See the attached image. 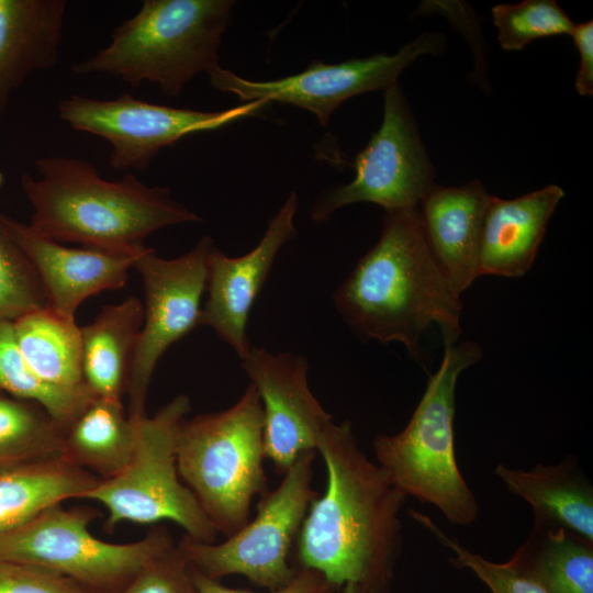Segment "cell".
I'll return each instance as SVG.
<instances>
[{"instance_id":"obj_1","label":"cell","mask_w":593,"mask_h":593,"mask_svg":"<svg viewBox=\"0 0 593 593\" xmlns=\"http://www.w3.org/2000/svg\"><path fill=\"white\" fill-rule=\"evenodd\" d=\"M317 452L327 483L311 503L295 541L301 567L317 570L337 589L353 583L389 593L407 497L359 447L349 421H331Z\"/></svg>"},{"instance_id":"obj_2","label":"cell","mask_w":593,"mask_h":593,"mask_svg":"<svg viewBox=\"0 0 593 593\" xmlns=\"http://www.w3.org/2000/svg\"><path fill=\"white\" fill-rule=\"evenodd\" d=\"M336 311L361 340L402 344L419 358V338L436 324L444 343L461 334L462 302L435 260L418 208L387 211L378 242L333 294Z\"/></svg>"},{"instance_id":"obj_3","label":"cell","mask_w":593,"mask_h":593,"mask_svg":"<svg viewBox=\"0 0 593 593\" xmlns=\"http://www.w3.org/2000/svg\"><path fill=\"white\" fill-rule=\"evenodd\" d=\"M38 178L24 174L22 190L32 205L35 233L115 255H138L159 228L199 222L168 188L149 187L134 175L102 178L85 159L48 156L35 160Z\"/></svg>"},{"instance_id":"obj_4","label":"cell","mask_w":593,"mask_h":593,"mask_svg":"<svg viewBox=\"0 0 593 593\" xmlns=\"http://www.w3.org/2000/svg\"><path fill=\"white\" fill-rule=\"evenodd\" d=\"M482 357L473 340L445 344L439 368L406 426L395 435H377V463L406 496L428 503L452 524L468 526L478 501L459 469L455 452L456 387L460 374Z\"/></svg>"},{"instance_id":"obj_5","label":"cell","mask_w":593,"mask_h":593,"mask_svg":"<svg viewBox=\"0 0 593 593\" xmlns=\"http://www.w3.org/2000/svg\"><path fill=\"white\" fill-rule=\"evenodd\" d=\"M232 0H145L96 55L71 65L77 75L103 74L136 88L158 85L169 97L201 71L219 66Z\"/></svg>"},{"instance_id":"obj_6","label":"cell","mask_w":593,"mask_h":593,"mask_svg":"<svg viewBox=\"0 0 593 593\" xmlns=\"http://www.w3.org/2000/svg\"><path fill=\"white\" fill-rule=\"evenodd\" d=\"M265 458L264 411L251 383L231 407L184 419L180 426L179 475L226 537L249 522L253 499L268 491Z\"/></svg>"},{"instance_id":"obj_7","label":"cell","mask_w":593,"mask_h":593,"mask_svg":"<svg viewBox=\"0 0 593 593\" xmlns=\"http://www.w3.org/2000/svg\"><path fill=\"white\" fill-rule=\"evenodd\" d=\"M190 409V399L179 394L154 416L134 418L136 444L127 466L114 477L100 479L82 497L107 510L108 532L123 522L170 521L190 538L214 542L216 529L178 471V434Z\"/></svg>"},{"instance_id":"obj_8","label":"cell","mask_w":593,"mask_h":593,"mask_svg":"<svg viewBox=\"0 0 593 593\" xmlns=\"http://www.w3.org/2000/svg\"><path fill=\"white\" fill-rule=\"evenodd\" d=\"M89 508L52 505L0 536V557L34 564L76 582L89 593H118L155 556L174 542L165 527L128 544L94 537Z\"/></svg>"},{"instance_id":"obj_9","label":"cell","mask_w":593,"mask_h":593,"mask_svg":"<svg viewBox=\"0 0 593 593\" xmlns=\"http://www.w3.org/2000/svg\"><path fill=\"white\" fill-rule=\"evenodd\" d=\"M316 451L299 456L273 491L259 496L257 514L221 544L198 541L184 535L178 547L189 564L208 578L244 575L251 584L270 591L283 588L298 570L289 564L311 503L318 496L312 488Z\"/></svg>"},{"instance_id":"obj_10","label":"cell","mask_w":593,"mask_h":593,"mask_svg":"<svg viewBox=\"0 0 593 593\" xmlns=\"http://www.w3.org/2000/svg\"><path fill=\"white\" fill-rule=\"evenodd\" d=\"M383 91L382 122L355 157V178L315 201L313 221L325 222L357 202L378 204L385 212L418 208L435 184V169L403 92L398 83Z\"/></svg>"},{"instance_id":"obj_11","label":"cell","mask_w":593,"mask_h":593,"mask_svg":"<svg viewBox=\"0 0 593 593\" xmlns=\"http://www.w3.org/2000/svg\"><path fill=\"white\" fill-rule=\"evenodd\" d=\"M264 101L245 102L223 111L172 108L123 93L113 100L71 94L58 104L59 116L74 130L97 135L112 146L110 165L144 170L158 152L193 133L212 131L257 114Z\"/></svg>"},{"instance_id":"obj_12","label":"cell","mask_w":593,"mask_h":593,"mask_svg":"<svg viewBox=\"0 0 593 593\" xmlns=\"http://www.w3.org/2000/svg\"><path fill=\"white\" fill-rule=\"evenodd\" d=\"M213 246L211 237L203 236L192 249L174 259L161 258L146 247L134 262L142 277L145 305L126 390L131 418L146 414L148 387L159 358L200 325V302Z\"/></svg>"},{"instance_id":"obj_13","label":"cell","mask_w":593,"mask_h":593,"mask_svg":"<svg viewBox=\"0 0 593 593\" xmlns=\"http://www.w3.org/2000/svg\"><path fill=\"white\" fill-rule=\"evenodd\" d=\"M444 44L441 34L426 32L395 54L379 53L339 64L313 61L301 72L269 81L248 80L220 65L208 75L215 89L234 93L244 103L277 101L292 104L312 112L325 126L345 100L396 83L409 65L425 54L440 53Z\"/></svg>"},{"instance_id":"obj_14","label":"cell","mask_w":593,"mask_h":593,"mask_svg":"<svg viewBox=\"0 0 593 593\" xmlns=\"http://www.w3.org/2000/svg\"><path fill=\"white\" fill-rule=\"evenodd\" d=\"M242 367L261 401L266 458L283 475L300 455L317 452L332 415L310 390L305 357L251 346Z\"/></svg>"},{"instance_id":"obj_15","label":"cell","mask_w":593,"mask_h":593,"mask_svg":"<svg viewBox=\"0 0 593 593\" xmlns=\"http://www.w3.org/2000/svg\"><path fill=\"white\" fill-rule=\"evenodd\" d=\"M298 195L292 191L249 253L230 257L215 246L208 259V300L200 325L210 326L242 359L249 350L246 326L255 300L281 247L295 234Z\"/></svg>"},{"instance_id":"obj_16","label":"cell","mask_w":593,"mask_h":593,"mask_svg":"<svg viewBox=\"0 0 593 593\" xmlns=\"http://www.w3.org/2000/svg\"><path fill=\"white\" fill-rule=\"evenodd\" d=\"M1 222L30 260L44 292L46 307L75 320L87 298L122 288L138 255H115L71 248L44 237L27 224L0 213Z\"/></svg>"},{"instance_id":"obj_17","label":"cell","mask_w":593,"mask_h":593,"mask_svg":"<svg viewBox=\"0 0 593 593\" xmlns=\"http://www.w3.org/2000/svg\"><path fill=\"white\" fill-rule=\"evenodd\" d=\"M489 198L479 180L459 187L435 183L418 205L427 245L460 295L480 277V239Z\"/></svg>"},{"instance_id":"obj_18","label":"cell","mask_w":593,"mask_h":593,"mask_svg":"<svg viewBox=\"0 0 593 593\" xmlns=\"http://www.w3.org/2000/svg\"><path fill=\"white\" fill-rule=\"evenodd\" d=\"M563 197V189L557 184L515 199L490 194L480 239L479 276H525Z\"/></svg>"},{"instance_id":"obj_19","label":"cell","mask_w":593,"mask_h":593,"mask_svg":"<svg viewBox=\"0 0 593 593\" xmlns=\"http://www.w3.org/2000/svg\"><path fill=\"white\" fill-rule=\"evenodd\" d=\"M65 0H0V121L27 77L59 58Z\"/></svg>"},{"instance_id":"obj_20","label":"cell","mask_w":593,"mask_h":593,"mask_svg":"<svg viewBox=\"0 0 593 593\" xmlns=\"http://www.w3.org/2000/svg\"><path fill=\"white\" fill-rule=\"evenodd\" d=\"M494 473L530 505L534 526L563 528L593 542V488L573 458L527 471L499 463Z\"/></svg>"},{"instance_id":"obj_21","label":"cell","mask_w":593,"mask_h":593,"mask_svg":"<svg viewBox=\"0 0 593 593\" xmlns=\"http://www.w3.org/2000/svg\"><path fill=\"white\" fill-rule=\"evenodd\" d=\"M143 320V304L132 296L80 327L82 378L94 396L121 400L126 392Z\"/></svg>"},{"instance_id":"obj_22","label":"cell","mask_w":593,"mask_h":593,"mask_svg":"<svg viewBox=\"0 0 593 593\" xmlns=\"http://www.w3.org/2000/svg\"><path fill=\"white\" fill-rule=\"evenodd\" d=\"M99 481L63 457L0 465V536L52 505L82 499Z\"/></svg>"},{"instance_id":"obj_23","label":"cell","mask_w":593,"mask_h":593,"mask_svg":"<svg viewBox=\"0 0 593 593\" xmlns=\"http://www.w3.org/2000/svg\"><path fill=\"white\" fill-rule=\"evenodd\" d=\"M136 444V422L121 400L94 398L64 432L63 458L109 479L131 460Z\"/></svg>"},{"instance_id":"obj_24","label":"cell","mask_w":593,"mask_h":593,"mask_svg":"<svg viewBox=\"0 0 593 593\" xmlns=\"http://www.w3.org/2000/svg\"><path fill=\"white\" fill-rule=\"evenodd\" d=\"M508 560L548 593H593V542L567 529L533 526Z\"/></svg>"},{"instance_id":"obj_25","label":"cell","mask_w":593,"mask_h":593,"mask_svg":"<svg viewBox=\"0 0 593 593\" xmlns=\"http://www.w3.org/2000/svg\"><path fill=\"white\" fill-rule=\"evenodd\" d=\"M20 353L43 380L70 391L89 390L81 370V336L76 321L44 306L13 321Z\"/></svg>"},{"instance_id":"obj_26","label":"cell","mask_w":593,"mask_h":593,"mask_svg":"<svg viewBox=\"0 0 593 593\" xmlns=\"http://www.w3.org/2000/svg\"><path fill=\"white\" fill-rule=\"evenodd\" d=\"M0 390L41 405L65 432L96 398L89 390L70 391L38 377L19 350L13 322H0Z\"/></svg>"},{"instance_id":"obj_27","label":"cell","mask_w":593,"mask_h":593,"mask_svg":"<svg viewBox=\"0 0 593 593\" xmlns=\"http://www.w3.org/2000/svg\"><path fill=\"white\" fill-rule=\"evenodd\" d=\"M63 439L41 405L0 390V465L63 457Z\"/></svg>"},{"instance_id":"obj_28","label":"cell","mask_w":593,"mask_h":593,"mask_svg":"<svg viewBox=\"0 0 593 593\" xmlns=\"http://www.w3.org/2000/svg\"><path fill=\"white\" fill-rule=\"evenodd\" d=\"M497 40L505 51H521L530 42L553 35H570L574 23L553 0H524L492 7Z\"/></svg>"},{"instance_id":"obj_29","label":"cell","mask_w":593,"mask_h":593,"mask_svg":"<svg viewBox=\"0 0 593 593\" xmlns=\"http://www.w3.org/2000/svg\"><path fill=\"white\" fill-rule=\"evenodd\" d=\"M46 305L40 280L0 217V322L15 321Z\"/></svg>"},{"instance_id":"obj_30","label":"cell","mask_w":593,"mask_h":593,"mask_svg":"<svg viewBox=\"0 0 593 593\" xmlns=\"http://www.w3.org/2000/svg\"><path fill=\"white\" fill-rule=\"evenodd\" d=\"M411 517L426 528L444 547L452 552L449 562L459 569H468L483 582L491 593H548L530 578L522 573L514 564L494 562L472 552L457 538L449 537L426 514L411 510Z\"/></svg>"},{"instance_id":"obj_31","label":"cell","mask_w":593,"mask_h":593,"mask_svg":"<svg viewBox=\"0 0 593 593\" xmlns=\"http://www.w3.org/2000/svg\"><path fill=\"white\" fill-rule=\"evenodd\" d=\"M118 593H199V591L188 560L178 544L171 542Z\"/></svg>"},{"instance_id":"obj_32","label":"cell","mask_w":593,"mask_h":593,"mask_svg":"<svg viewBox=\"0 0 593 593\" xmlns=\"http://www.w3.org/2000/svg\"><path fill=\"white\" fill-rule=\"evenodd\" d=\"M0 593H89L44 568L0 557Z\"/></svg>"},{"instance_id":"obj_33","label":"cell","mask_w":593,"mask_h":593,"mask_svg":"<svg viewBox=\"0 0 593 593\" xmlns=\"http://www.w3.org/2000/svg\"><path fill=\"white\" fill-rule=\"evenodd\" d=\"M191 573L199 593H258L225 586L219 580L208 578L192 567ZM336 589L317 570L301 567L287 585L262 593H335Z\"/></svg>"},{"instance_id":"obj_34","label":"cell","mask_w":593,"mask_h":593,"mask_svg":"<svg viewBox=\"0 0 593 593\" xmlns=\"http://www.w3.org/2000/svg\"><path fill=\"white\" fill-rule=\"evenodd\" d=\"M570 36L580 56L575 89L579 94L591 97L593 94V21L574 23Z\"/></svg>"},{"instance_id":"obj_35","label":"cell","mask_w":593,"mask_h":593,"mask_svg":"<svg viewBox=\"0 0 593 593\" xmlns=\"http://www.w3.org/2000/svg\"><path fill=\"white\" fill-rule=\"evenodd\" d=\"M344 593H373L357 584L348 583L344 586Z\"/></svg>"},{"instance_id":"obj_36","label":"cell","mask_w":593,"mask_h":593,"mask_svg":"<svg viewBox=\"0 0 593 593\" xmlns=\"http://www.w3.org/2000/svg\"><path fill=\"white\" fill-rule=\"evenodd\" d=\"M3 181H4V176H3V172H2L1 169H0V188H1L2 184H3Z\"/></svg>"}]
</instances>
